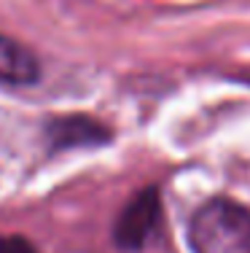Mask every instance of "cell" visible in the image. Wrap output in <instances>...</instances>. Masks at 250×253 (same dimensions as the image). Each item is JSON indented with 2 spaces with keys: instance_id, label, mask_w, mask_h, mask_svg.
<instances>
[{
  "instance_id": "2",
  "label": "cell",
  "mask_w": 250,
  "mask_h": 253,
  "mask_svg": "<svg viewBox=\"0 0 250 253\" xmlns=\"http://www.w3.org/2000/svg\"><path fill=\"white\" fill-rule=\"evenodd\" d=\"M159 218H162V202H159L156 189H143L140 194H135L127 202V208L121 210L116 226H113V240L118 248L138 251L151 240V234L156 232Z\"/></svg>"
},
{
  "instance_id": "1",
  "label": "cell",
  "mask_w": 250,
  "mask_h": 253,
  "mask_svg": "<svg viewBox=\"0 0 250 253\" xmlns=\"http://www.w3.org/2000/svg\"><path fill=\"white\" fill-rule=\"evenodd\" d=\"M188 243L194 253H250V210L226 197L205 202L188 224Z\"/></svg>"
},
{
  "instance_id": "5",
  "label": "cell",
  "mask_w": 250,
  "mask_h": 253,
  "mask_svg": "<svg viewBox=\"0 0 250 253\" xmlns=\"http://www.w3.org/2000/svg\"><path fill=\"white\" fill-rule=\"evenodd\" d=\"M0 253H38L30 240L19 234H0Z\"/></svg>"
},
{
  "instance_id": "3",
  "label": "cell",
  "mask_w": 250,
  "mask_h": 253,
  "mask_svg": "<svg viewBox=\"0 0 250 253\" xmlns=\"http://www.w3.org/2000/svg\"><path fill=\"white\" fill-rule=\"evenodd\" d=\"M40 78V62L16 38L0 35V81L11 86H33Z\"/></svg>"
},
{
  "instance_id": "4",
  "label": "cell",
  "mask_w": 250,
  "mask_h": 253,
  "mask_svg": "<svg viewBox=\"0 0 250 253\" xmlns=\"http://www.w3.org/2000/svg\"><path fill=\"white\" fill-rule=\"evenodd\" d=\"M51 148H75V146H100L108 140V129L86 116H65L51 119L46 124Z\"/></svg>"
}]
</instances>
